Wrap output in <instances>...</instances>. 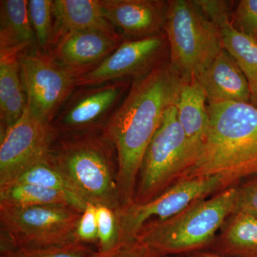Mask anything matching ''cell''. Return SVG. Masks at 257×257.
<instances>
[{
  "instance_id": "ba28073f",
  "label": "cell",
  "mask_w": 257,
  "mask_h": 257,
  "mask_svg": "<svg viewBox=\"0 0 257 257\" xmlns=\"http://www.w3.org/2000/svg\"><path fill=\"white\" fill-rule=\"evenodd\" d=\"M225 189L224 179L217 176L179 179L150 202L133 203L120 208L116 211L121 234L120 246L136 239L147 223L172 217L193 202Z\"/></svg>"
},
{
  "instance_id": "603a6c76",
  "label": "cell",
  "mask_w": 257,
  "mask_h": 257,
  "mask_svg": "<svg viewBox=\"0 0 257 257\" xmlns=\"http://www.w3.org/2000/svg\"><path fill=\"white\" fill-rule=\"evenodd\" d=\"M15 182L38 184L62 193L71 201L74 209L80 213L83 212L88 203L77 194L60 171L52 165L48 157L25 171Z\"/></svg>"
},
{
  "instance_id": "44dd1931",
  "label": "cell",
  "mask_w": 257,
  "mask_h": 257,
  "mask_svg": "<svg viewBox=\"0 0 257 257\" xmlns=\"http://www.w3.org/2000/svg\"><path fill=\"white\" fill-rule=\"evenodd\" d=\"M37 47L27 0L0 1V51L22 53Z\"/></svg>"
},
{
  "instance_id": "d4e9b609",
  "label": "cell",
  "mask_w": 257,
  "mask_h": 257,
  "mask_svg": "<svg viewBox=\"0 0 257 257\" xmlns=\"http://www.w3.org/2000/svg\"><path fill=\"white\" fill-rule=\"evenodd\" d=\"M98 250L99 254H107L119 247L121 234L117 212L104 205H96Z\"/></svg>"
},
{
  "instance_id": "f546056e",
  "label": "cell",
  "mask_w": 257,
  "mask_h": 257,
  "mask_svg": "<svg viewBox=\"0 0 257 257\" xmlns=\"http://www.w3.org/2000/svg\"><path fill=\"white\" fill-rule=\"evenodd\" d=\"M94 257H165L140 242L138 239L123 243L112 252L99 254L95 252Z\"/></svg>"
},
{
  "instance_id": "7c38bea8",
  "label": "cell",
  "mask_w": 257,
  "mask_h": 257,
  "mask_svg": "<svg viewBox=\"0 0 257 257\" xmlns=\"http://www.w3.org/2000/svg\"><path fill=\"white\" fill-rule=\"evenodd\" d=\"M169 45L165 32L140 40H124L98 67L77 80V87L140 78L166 60Z\"/></svg>"
},
{
  "instance_id": "8fae6325",
  "label": "cell",
  "mask_w": 257,
  "mask_h": 257,
  "mask_svg": "<svg viewBox=\"0 0 257 257\" xmlns=\"http://www.w3.org/2000/svg\"><path fill=\"white\" fill-rule=\"evenodd\" d=\"M131 84L130 80H119L77 87L52 122L57 137L102 130Z\"/></svg>"
},
{
  "instance_id": "6da1fadb",
  "label": "cell",
  "mask_w": 257,
  "mask_h": 257,
  "mask_svg": "<svg viewBox=\"0 0 257 257\" xmlns=\"http://www.w3.org/2000/svg\"><path fill=\"white\" fill-rule=\"evenodd\" d=\"M166 60L132 82L127 95L102 128L116 149L121 207L134 202L147 147L187 82Z\"/></svg>"
},
{
  "instance_id": "7402d4cb",
  "label": "cell",
  "mask_w": 257,
  "mask_h": 257,
  "mask_svg": "<svg viewBox=\"0 0 257 257\" xmlns=\"http://www.w3.org/2000/svg\"><path fill=\"white\" fill-rule=\"evenodd\" d=\"M0 203L16 206L64 205L74 209L62 193L25 182H15L0 188Z\"/></svg>"
},
{
  "instance_id": "f1b7e54d",
  "label": "cell",
  "mask_w": 257,
  "mask_h": 257,
  "mask_svg": "<svg viewBox=\"0 0 257 257\" xmlns=\"http://www.w3.org/2000/svg\"><path fill=\"white\" fill-rule=\"evenodd\" d=\"M75 236L79 242L87 245L89 243L97 245V216L95 204L87 203L76 226Z\"/></svg>"
},
{
  "instance_id": "cb8c5ba5",
  "label": "cell",
  "mask_w": 257,
  "mask_h": 257,
  "mask_svg": "<svg viewBox=\"0 0 257 257\" xmlns=\"http://www.w3.org/2000/svg\"><path fill=\"white\" fill-rule=\"evenodd\" d=\"M53 0H30L28 13L37 47L43 53H49L53 38Z\"/></svg>"
},
{
  "instance_id": "836d02e7",
  "label": "cell",
  "mask_w": 257,
  "mask_h": 257,
  "mask_svg": "<svg viewBox=\"0 0 257 257\" xmlns=\"http://www.w3.org/2000/svg\"><path fill=\"white\" fill-rule=\"evenodd\" d=\"M183 257H184V256H183Z\"/></svg>"
},
{
  "instance_id": "30bf717a",
  "label": "cell",
  "mask_w": 257,
  "mask_h": 257,
  "mask_svg": "<svg viewBox=\"0 0 257 257\" xmlns=\"http://www.w3.org/2000/svg\"><path fill=\"white\" fill-rule=\"evenodd\" d=\"M57 138L52 123L37 117L27 108L21 118L1 134L0 188L47 159Z\"/></svg>"
},
{
  "instance_id": "484cf974",
  "label": "cell",
  "mask_w": 257,
  "mask_h": 257,
  "mask_svg": "<svg viewBox=\"0 0 257 257\" xmlns=\"http://www.w3.org/2000/svg\"><path fill=\"white\" fill-rule=\"evenodd\" d=\"M95 252L88 245L76 241L50 247L20 249L15 253L18 257H94Z\"/></svg>"
},
{
  "instance_id": "8992f818",
  "label": "cell",
  "mask_w": 257,
  "mask_h": 257,
  "mask_svg": "<svg viewBox=\"0 0 257 257\" xmlns=\"http://www.w3.org/2000/svg\"><path fill=\"white\" fill-rule=\"evenodd\" d=\"M82 213L64 205L16 206L0 203L1 253H16L77 241L75 229Z\"/></svg>"
},
{
  "instance_id": "4dcf8cb0",
  "label": "cell",
  "mask_w": 257,
  "mask_h": 257,
  "mask_svg": "<svg viewBox=\"0 0 257 257\" xmlns=\"http://www.w3.org/2000/svg\"><path fill=\"white\" fill-rule=\"evenodd\" d=\"M184 257H230L224 255L219 254L209 251V250H200V251H194L184 256Z\"/></svg>"
},
{
  "instance_id": "277c9868",
  "label": "cell",
  "mask_w": 257,
  "mask_h": 257,
  "mask_svg": "<svg viewBox=\"0 0 257 257\" xmlns=\"http://www.w3.org/2000/svg\"><path fill=\"white\" fill-rule=\"evenodd\" d=\"M236 185L199 199L178 214L147 223L136 239L165 257L207 249L234 210Z\"/></svg>"
},
{
  "instance_id": "1f68e13d",
  "label": "cell",
  "mask_w": 257,
  "mask_h": 257,
  "mask_svg": "<svg viewBox=\"0 0 257 257\" xmlns=\"http://www.w3.org/2000/svg\"><path fill=\"white\" fill-rule=\"evenodd\" d=\"M250 104L257 107V81L249 83Z\"/></svg>"
},
{
  "instance_id": "2e32d148",
  "label": "cell",
  "mask_w": 257,
  "mask_h": 257,
  "mask_svg": "<svg viewBox=\"0 0 257 257\" xmlns=\"http://www.w3.org/2000/svg\"><path fill=\"white\" fill-rule=\"evenodd\" d=\"M175 106L177 119L188 140L190 162L187 170L204 143L209 124L207 94L199 79L184 83Z\"/></svg>"
},
{
  "instance_id": "83f0119b",
  "label": "cell",
  "mask_w": 257,
  "mask_h": 257,
  "mask_svg": "<svg viewBox=\"0 0 257 257\" xmlns=\"http://www.w3.org/2000/svg\"><path fill=\"white\" fill-rule=\"evenodd\" d=\"M233 212L242 213L257 218V176L245 179L236 185Z\"/></svg>"
},
{
  "instance_id": "ac0fdd59",
  "label": "cell",
  "mask_w": 257,
  "mask_h": 257,
  "mask_svg": "<svg viewBox=\"0 0 257 257\" xmlns=\"http://www.w3.org/2000/svg\"><path fill=\"white\" fill-rule=\"evenodd\" d=\"M52 12L54 32L51 48L71 32L88 29L117 32L103 14L100 0H53Z\"/></svg>"
},
{
  "instance_id": "3957f363",
  "label": "cell",
  "mask_w": 257,
  "mask_h": 257,
  "mask_svg": "<svg viewBox=\"0 0 257 257\" xmlns=\"http://www.w3.org/2000/svg\"><path fill=\"white\" fill-rule=\"evenodd\" d=\"M48 160L86 202L121 208L116 149L102 130L57 137Z\"/></svg>"
},
{
  "instance_id": "52a82bcc",
  "label": "cell",
  "mask_w": 257,
  "mask_h": 257,
  "mask_svg": "<svg viewBox=\"0 0 257 257\" xmlns=\"http://www.w3.org/2000/svg\"><path fill=\"white\" fill-rule=\"evenodd\" d=\"M189 162L188 140L173 105L144 155L133 203L145 204L165 192L178 180Z\"/></svg>"
},
{
  "instance_id": "4fadbf2b",
  "label": "cell",
  "mask_w": 257,
  "mask_h": 257,
  "mask_svg": "<svg viewBox=\"0 0 257 257\" xmlns=\"http://www.w3.org/2000/svg\"><path fill=\"white\" fill-rule=\"evenodd\" d=\"M124 40L118 32L79 30L60 38L48 54L60 67L78 79L98 67Z\"/></svg>"
},
{
  "instance_id": "5b68a950",
  "label": "cell",
  "mask_w": 257,
  "mask_h": 257,
  "mask_svg": "<svg viewBox=\"0 0 257 257\" xmlns=\"http://www.w3.org/2000/svg\"><path fill=\"white\" fill-rule=\"evenodd\" d=\"M164 32L171 65L187 80L198 78L223 50L219 29L194 0L168 1Z\"/></svg>"
},
{
  "instance_id": "7a4b0ae2",
  "label": "cell",
  "mask_w": 257,
  "mask_h": 257,
  "mask_svg": "<svg viewBox=\"0 0 257 257\" xmlns=\"http://www.w3.org/2000/svg\"><path fill=\"white\" fill-rule=\"evenodd\" d=\"M207 135L179 179L220 177L226 188L257 176V107L250 103L208 104ZM178 179V180H179Z\"/></svg>"
},
{
  "instance_id": "e0dca14e",
  "label": "cell",
  "mask_w": 257,
  "mask_h": 257,
  "mask_svg": "<svg viewBox=\"0 0 257 257\" xmlns=\"http://www.w3.org/2000/svg\"><path fill=\"white\" fill-rule=\"evenodd\" d=\"M206 14L219 29L223 49L242 70L248 83L256 82L257 42L232 26L228 2L211 3L206 10Z\"/></svg>"
},
{
  "instance_id": "9a60e30c",
  "label": "cell",
  "mask_w": 257,
  "mask_h": 257,
  "mask_svg": "<svg viewBox=\"0 0 257 257\" xmlns=\"http://www.w3.org/2000/svg\"><path fill=\"white\" fill-rule=\"evenodd\" d=\"M197 79L205 90L208 104L250 103L248 79L224 49Z\"/></svg>"
},
{
  "instance_id": "4316f807",
  "label": "cell",
  "mask_w": 257,
  "mask_h": 257,
  "mask_svg": "<svg viewBox=\"0 0 257 257\" xmlns=\"http://www.w3.org/2000/svg\"><path fill=\"white\" fill-rule=\"evenodd\" d=\"M231 23L237 31L257 42V0H241L231 12Z\"/></svg>"
},
{
  "instance_id": "5bb4252c",
  "label": "cell",
  "mask_w": 257,
  "mask_h": 257,
  "mask_svg": "<svg viewBox=\"0 0 257 257\" xmlns=\"http://www.w3.org/2000/svg\"><path fill=\"white\" fill-rule=\"evenodd\" d=\"M103 14L124 40H140L164 32L168 1L100 0Z\"/></svg>"
},
{
  "instance_id": "d6a6232c",
  "label": "cell",
  "mask_w": 257,
  "mask_h": 257,
  "mask_svg": "<svg viewBox=\"0 0 257 257\" xmlns=\"http://www.w3.org/2000/svg\"><path fill=\"white\" fill-rule=\"evenodd\" d=\"M0 257H18L16 256V253L13 252H5L1 253V256Z\"/></svg>"
},
{
  "instance_id": "9c48e42d",
  "label": "cell",
  "mask_w": 257,
  "mask_h": 257,
  "mask_svg": "<svg viewBox=\"0 0 257 257\" xmlns=\"http://www.w3.org/2000/svg\"><path fill=\"white\" fill-rule=\"evenodd\" d=\"M19 60L28 109L37 117L53 122L77 89V79L37 47L24 51Z\"/></svg>"
},
{
  "instance_id": "ffe728a7",
  "label": "cell",
  "mask_w": 257,
  "mask_h": 257,
  "mask_svg": "<svg viewBox=\"0 0 257 257\" xmlns=\"http://www.w3.org/2000/svg\"><path fill=\"white\" fill-rule=\"evenodd\" d=\"M205 250L230 257H257V218L233 212Z\"/></svg>"
},
{
  "instance_id": "d6986e66",
  "label": "cell",
  "mask_w": 257,
  "mask_h": 257,
  "mask_svg": "<svg viewBox=\"0 0 257 257\" xmlns=\"http://www.w3.org/2000/svg\"><path fill=\"white\" fill-rule=\"evenodd\" d=\"M20 54L12 51H0L1 134L17 122L28 108L19 60Z\"/></svg>"
}]
</instances>
